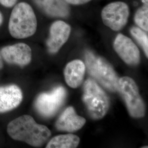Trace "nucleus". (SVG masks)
<instances>
[{
    "instance_id": "1",
    "label": "nucleus",
    "mask_w": 148,
    "mask_h": 148,
    "mask_svg": "<svg viewBox=\"0 0 148 148\" xmlns=\"http://www.w3.org/2000/svg\"><path fill=\"white\" fill-rule=\"evenodd\" d=\"M12 138L35 147H41L51 136L47 127L36 123L32 117L24 115L12 120L7 126Z\"/></svg>"
},
{
    "instance_id": "2",
    "label": "nucleus",
    "mask_w": 148,
    "mask_h": 148,
    "mask_svg": "<svg viewBox=\"0 0 148 148\" xmlns=\"http://www.w3.org/2000/svg\"><path fill=\"white\" fill-rule=\"evenodd\" d=\"M37 19L30 5L20 2L11 12L8 29L12 37L18 39L32 36L37 29Z\"/></svg>"
},
{
    "instance_id": "3",
    "label": "nucleus",
    "mask_w": 148,
    "mask_h": 148,
    "mask_svg": "<svg viewBox=\"0 0 148 148\" xmlns=\"http://www.w3.org/2000/svg\"><path fill=\"white\" fill-rule=\"evenodd\" d=\"M85 56L90 75L107 90L113 92L117 91L119 79L111 65L90 51L85 52Z\"/></svg>"
},
{
    "instance_id": "4",
    "label": "nucleus",
    "mask_w": 148,
    "mask_h": 148,
    "mask_svg": "<svg viewBox=\"0 0 148 148\" xmlns=\"http://www.w3.org/2000/svg\"><path fill=\"white\" fill-rule=\"evenodd\" d=\"M82 100L90 116L94 120L102 119L109 108L108 95L93 79H88L85 81Z\"/></svg>"
},
{
    "instance_id": "5",
    "label": "nucleus",
    "mask_w": 148,
    "mask_h": 148,
    "mask_svg": "<svg viewBox=\"0 0 148 148\" xmlns=\"http://www.w3.org/2000/svg\"><path fill=\"white\" fill-rule=\"evenodd\" d=\"M119 90L127 106L130 115L134 118H142L145 114V106L134 81L130 77L119 79Z\"/></svg>"
},
{
    "instance_id": "6",
    "label": "nucleus",
    "mask_w": 148,
    "mask_h": 148,
    "mask_svg": "<svg viewBox=\"0 0 148 148\" xmlns=\"http://www.w3.org/2000/svg\"><path fill=\"white\" fill-rule=\"evenodd\" d=\"M66 97V91L63 87H57L50 92L38 95L35 108L41 116L47 118L52 117L63 106Z\"/></svg>"
},
{
    "instance_id": "7",
    "label": "nucleus",
    "mask_w": 148,
    "mask_h": 148,
    "mask_svg": "<svg viewBox=\"0 0 148 148\" xmlns=\"http://www.w3.org/2000/svg\"><path fill=\"white\" fill-rule=\"evenodd\" d=\"M129 16V7L122 1L114 2L107 5L101 13L103 23L115 32L121 30L127 24Z\"/></svg>"
},
{
    "instance_id": "8",
    "label": "nucleus",
    "mask_w": 148,
    "mask_h": 148,
    "mask_svg": "<svg viewBox=\"0 0 148 148\" xmlns=\"http://www.w3.org/2000/svg\"><path fill=\"white\" fill-rule=\"evenodd\" d=\"M114 48L119 57L130 65H136L140 60V51L132 40L125 35L119 34L114 42Z\"/></svg>"
},
{
    "instance_id": "9",
    "label": "nucleus",
    "mask_w": 148,
    "mask_h": 148,
    "mask_svg": "<svg viewBox=\"0 0 148 148\" xmlns=\"http://www.w3.org/2000/svg\"><path fill=\"white\" fill-rule=\"evenodd\" d=\"M71 33V27L62 21L52 23L49 29V36L46 41L48 52L51 54L57 53L67 42Z\"/></svg>"
},
{
    "instance_id": "10",
    "label": "nucleus",
    "mask_w": 148,
    "mask_h": 148,
    "mask_svg": "<svg viewBox=\"0 0 148 148\" xmlns=\"http://www.w3.org/2000/svg\"><path fill=\"white\" fill-rule=\"evenodd\" d=\"M1 54L8 63L21 66L27 65L32 61V49L24 43L5 46L1 49Z\"/></svg>"
},
{
    "instance_id": "11",
    "label": "nucleus",
    "mask_w": 148,
    "mask_h": 148,
    "mask_svg": "<svg viewBox=\"0 0 148 148\" xmlns=\"http://www.w3.org/2000/svg\"><path fill=\"white\" fill-rule=\"evenodd\" d=\"M86 120L79 116L72 106L67 108L59 117L55 126L60 131L74 132L85 125Z\"/></svg>"
},
{
    "instance_id": "12",
    "label": "nucleus",
    "mask_w": 148,
    "mask_h": 148,
    "mask_svg": "<svg viewBox=\"0 0 148 148\" xmlns=\"http://www.w3.org/2000/svg\"><path fill=\"white\" fill-rule=\"evenodd\" d=\"M23 100L21 88L12 85L0 87V112L10 111L19 106Z\"/></svg>"
},
{
    "instance_id": "13",
    "label": "nucleus",
    "mask_w": 148,
    "mask_h": 148,
    "mask_svg": "<svg viewBox=\"0 0 148 148\" xmlns=\"http://www.w3.org/2000/svg\"><path fill=\"white\" fill-rule=\"evenodd\" d=\"M32 1L40 10L48 16L65 18L70 14V7L64 0Z\"/></svg>"
},
{
    "instance_id": "14",
    "label": "nucleus",
    "mask_w": 148,
    "mask_h": 148,
    "mask_svg": "<svg viewBox=\"0 0 148 148\" xmlns=\"http://www.w3.org/2000/svg\"><path fill=\"white\" fill-rule=\"evenodd\" d=\"M85 71V64L80 60H74L68 64L64 74L65 81L69 87L73 88L79 87L83 82Z\"/></svg>"
},
{
    "instance_id": "15",
    "label": "nucleus",
    "mask_w": 148,
    "mask_h": 148,
    "mask_svg": "<svg viewBox=\"0 0 148 148\" xmlns=\"http://www.w3.org/2000/svg\"><path fill=\"white\" fill-rule=\"evenodd\" d=\"M79 138L73 134H62L52 138L47 148H75L79 144Z\"/></svg>"
},
{
    "instance_id": "16",
    "label": "nucleus",
    "mask_w": 148,
    "mask_h": 148,
    "mask_svg": "<svg viewBox=\"0 0 148 148\" xmlns=\"http://www.w3.org/2000/svg\"><path fill=\"white\" fill-rule=\"evenodd\" d=\"M134 21L139 28L145 32L148 31V3H143L134 15Z\"/></svg>"
},
{
    "instance_id": "17",
    "label": "nucleus",
    "mask_w": 148,
    "mask_h": 148,
    "mask_svg": "<svg viewBox=\"0 0 148 148\" xmlns=\"http://www.w3.org/2000/svg\"><path fill=\"white\" fill-rule=\"evenodd\" d=\"M130 32L138 43L143 48V51L148 58V35L145 31L138 27H132Z\"/></svg>"
},
{
    "instance_id": "18",
    "label": "nucleus",
    "mask_w": 148,
    "mask_h": 148,
    "mask_svg": "<svg viewBox=\"0 0 148 148\" xmlns=\"http://www.w3.org/2000/svg\"><path fill=\"white\" fill-rule=\"evenodd\" d=\"M67 3L72 5H82L90 2L91 0H64Z\"/></svg>"
},
{
    "instance_id": "19",
    "label": "nucleus",
    "mask_w": 148,
    "mask_h": 148,
    "mask_svg": "<svg viewBox=\"0 0 148 148\" xmlns=\"http://www.w3.org/2000/svg\"><path fill=\"white\" fill-rule=\"evenodd\" d=\"M17 0H0V3L5 7H12L14 5Z\"/></svg>"
},
{
    "instance_id": "20",
    "label": "nucleus",
    "mask_w": 148,
    "mask_h": 148,
    "mask_svg": "<svg viewBox=\"0 0 148 148\" xmlns=\"http://www.w3.org/2000/svg\"><path fill=\"white\" fill-rule=\"evenodd\" d=\"M2 22H3V16L2 15L1 13L0 12V26L1 25Z\"/></svg>"
},
{
    "instance_id": "21",
    "label": "nucleus",
    "mask_w": 148,
    "mask_h": 148,
    "mask_svg": "<svg viewBox=\"0 0 148 148\" xmlns=\"http://www.w3.org/2000/svg\"><path fill=\"white\" fill-rule=\"evenodd\" d=\"M3 66V62H2V60L1 58V55L0 54V68H2Z\"/></svg>"
},
{
    "instance_id": "22",
    "label": "nucleus",
    "mask_w": 148,
    "mask_h": 148,
    "mask_svg": "<svg viewBox=\"0 0 148 148\" xmlns=\"http://www.w3.org/2000/svg\"><path fill=\"white\" fill-rule=\"evenodd\" d=\"M143 3H148V0H141Z\"/></svg>"
}]
</instances>
